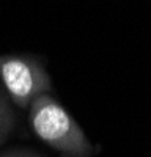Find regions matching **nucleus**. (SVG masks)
I'll return each instance as SVG.
<instances>
[{
    "mask_svg": "<svg viewBox=\"0 0 151 157\" xmlns=\"http://www.w3.org/2000/svg\"><path fill=\"white\" fill-rule=\"evenodd\" d=\"M17 123V115L14 112V107L6 98L5 91L0 88V146L10 138L13 130Z\"/></svg>",
    "mask_w": 151,
    "mask_h": 157,
    "instance_id": "7ed1b4c3",
    "label": "nucleus"
},
{
    "mask_svg": "<svg viewBox=\"0 0 151 157\" xmlns=\"http://www.w3.org/2000/svg\"><path fill=\"white\" fill-rule=\"evenodd\" d=\"M0 157H44V154L29 148H11L0 152Z\"/></svg>",
    "mask_w": 151,
    "mask_h": 157,
    "instance_id": "20e7f679",
    "label": "nucleus"
},
{
    "mask_svg": "<svg viewBox=\"0 0 151 157\" xmlns=\"http://www.w3.org/2000/svg\"><path fill=\"white\" fill-rule=\"evenodd\" d=\"M29 126L38 140L61 155L93 157L99 149L52 94H43L30 104Z\"/></svg>",
    "mask_w": 151,
    "mask_h": 157,
    "instance_id": "f257e3e1",
    "label": "nucleus"
},
{
    "mask_svg": "<svg viewBox=\"0 0 151 157\" xmlns=\"http://www.w3.org/2000/svg\"><path fill=\"white\" fill-rule=\"evenodd\" d=\"M61 157H68V155H61Z\"/></svg>",
    "mask_w": 151,
    "mask_h": 157,
    "instance_id": "39448f33",
    "label": "nucleus"
},
{
    "mask_svg": "<svg viewBox=\"0 0 151 157\" xmlns=\"http://www.w3.org/2000/svg\"><path fill=\"white\" fill-rule=\"evenodd\" d=\"M0 83L10 102L21 110H29L36 98L54 91L44 58L35 54L0 55Z\"/></svg>",
    "mask_w": 151,
    "mask_h": 157,
    "instance_id": "f03ea898",
    "label": "nucleus"
}]
</instances>
